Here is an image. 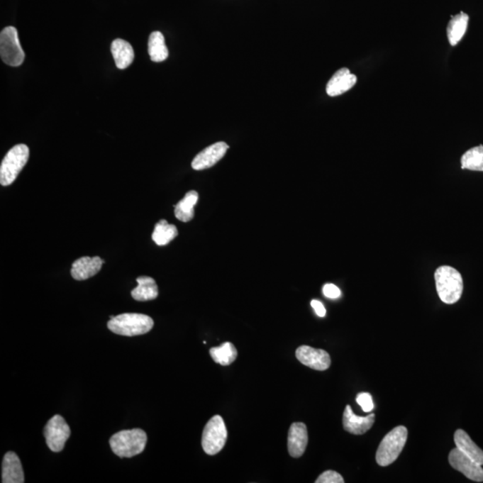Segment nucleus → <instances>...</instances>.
<instances>
[{
    "mask_svg": "<svg viewBox=\"0 0 483 483\" xmlns=\"http://www.w3.org/2000/svg\"><path fill=\"white\" fill-rule=\"evenodd\" d=\"M70 428L61 416H54L44 428L48 447L53 452H61L70 437Z\"/></svg>",
    "mask_w": 483,
    "mask_h": 483,
    "instance_id": "6e6552de",
    "label": "nucleus"
},
{
    "mask_svg": "<svg viewBox=\"0 0 483 483\" xmlns=\"http://www.w3.org/2000/svg\"><path fill=\"white\" fill-rule=\"evenodd\" d=\"M178 231L176 226L167 223L165 219H160L154 228L152 240L155 244L160 246L170 244L173 239L176 238Z\"/></svg>",
    "mask_w": 483,
    "mask_h": 483,
    "instance_id": "5701e85b",
    "label": "nucleus"
},
{
    "mask_svg": "<svg viewBox=\"0 0 483 483\" xmlns=\"http://www.w3.org/2000/svg\"><path fill=\"white\" fill-rule=\"evenodd\" d=\"M435 282L438 296L443 303L453 304L462 296V277L458 270L450 266H441L435 272Z\"/></svg>",
    "mask_w": 483,
    "mask_h": 483,
    "instance_id": "f257e3e1",
    "label": "nucleus"
},
{
    "mask_svg": "<svg viewBox=\"0 0 483 483\" xmlns=\"http://www.w3.org/2000/svg\"><path fill=\"white\" fill-rule=\"evenodd\" d=\"M356 402L358 405L362 407L365 413L372 412L374 409V405H373L372 396L371 394L362 392L358 394L356 396Z\"/></svg>",
    "mask_w": 483,
    "mask_h": 483,
    "instance_id": "a878e982",
    "label": "nucleus"
},
{
    "mask_svg": "<svg viewBox=\"0 0 483 483\" xmlns=\"http://www.w3.org/2000/svg\"><path fill=\"white\" fill-rule=\"evenodd\" d=\"M210 354L214 362L222 366L231 365L238 357V350L231 342H226L221 347L211 348Z\"/></svg>",
    "mask_w": 483,
    "mask_h": 483,
    "instance_id": "b1692460",
    "label": "nucleus"
},
{
    "mask_svg": "<svg viewBox=\"0 0 483 483\" xmlns=\"http://www.w3.org/2000/svg\"><path fill=\"white\" fill-rule=\"evenodd\" d=\"M375 414L372 413L365 417L356 416L350 406H345L343 414V427L348 433L354 435H362L371 429L374 424Z\"/></svg>",
    "mask_w": 483,
    "mask_h": 483,
    "instance_id": "ddd939ff",
    "label": "nucleus"
},
{
    "mask_svg": "<svg viewBox=\"0 0 483 483\" xmlns=\"http://www.w3.org/2000/svg\"><path fill=\"white\" fill-rule=\"evenodd\" d=\"M147 440L148 438L145 431L133 429L119 431L113 435L109 440V445L118 457L130 458L143 453Z\"/></svg>",
    "mask_w": 483,
    "mask_h": 483,
    "instance_id": "7ed1b4c3",
    "label": "nucleus"
},
{
    "mask_svg": "<svg viewBox=\"0 0 483 483\" xmlns=\"http://www.w3.org/2000/svg\"><path fill=\"white\" fill-rule=\"evenodd\" d=\"M2 482H25V474H23L21 461H20L18 455L12 451L8 452L3 459Z\"/></svg>",
    "mask_w": 483,
    "mask_h": 483,
    "instance_id": "dca6fc26",
    "label": "nucleus"
},
{
    "mask_svg": "<svg viewBox=\"0 0 483 483\" xmlns=\"http://www.w3.org/2000/svg\"><path fill=\"white\" fill-rule=\"evenodd\" d=\"M199 194L196 191H189L184 197L174 205V216L178 221L189 222L194 217V206L198 203Z\"/></svg>",
    "mask_w": 483,
    "mask_h": 483,
    "instance_id": "aec40b11",
    "label": "nucleus"
},
{
    "mask_svg": "<svg viewBox=\"0 0 483 483\" xmlns=\"http://www.w3.org/2000/svg\"><path fill=\"white\" fill-rule=\"evenodd\" d=\"M311 306L313 308L315 313L320 317H324L326 315V309L321 301L318 300H313L311 301Z\"/></svg>",
    "mask_w": 483,
    "mask_h": 483,
    "instance_id": "c85d7f7f",
    "label": "nucleus"
},
{
    "mask_svg": "<svg viewBox=\"0 0 483 483\" xmlns=\"http://www.w3.org/2000/svg\"><path fill=\"white\" fill-rule=\"evenodd\" d=\"M455 446L479 465H483V451L472 440L465 431L457 430L454 435Z\"/></svg>",
    "mask_w": 483,
    "mask_h": 483,
    "instance_id": "f3484780",
    "label": "nucleus"
},
{
    "mask_svg": "<svg viewBox=\"0 0 483 483\" xmlns=\"http://www.w3.org/2000/svg\"><path fill=\"white\" fill-rule=\"evenodd\" d=\"M138 286L131 292L133 299L145 301L156 299L159 294V289L156 281L152 277L142 276L137 277Z\"/></svg>",
    "mask_w": 483,
    "mask_h": 483,
    "instance_id": "6ab92c4d",
    "label": "nucleus"
},
{
    "mask_svg": "<svg viewBox=\"0 0 483 483\" xmlns=\"http://www.w3.org/2000/svg\"><path fill=\"white\" fill-rule=\"evenodd\" d=\"M0 56L10 67H19L25 60L26 54L19 42L18 32L13 26L6 27L0 33Z\"/></svg>",
    "mask_w": 483,
    "mask_h": 483,
    "instance_id": "0eeeda50",
    "label": "nucleus"
},
{
    "mask_svg": "<svg viewBox=\"0 0 483 483\" xmlns=\"http://www.w3.org/2000/svg\"><path fill=\"white\" fill-rule=\"evenodd\" d=\"M29 148L26 145L13 146L9 150L0 166V184L8 187L15 182L16 177L29 160Z\"/></svg>",
    "mask_w": 483,
    "mask_h": 483,
    "instance_id": "39448f33",
    "label": "nucleus"
},
{
    "mask_svg": "<svg viewBox=\"0 0 483 483\" xmlns=\"http://www.w3.org/2000/svg\"><path fill=\"white\" fill-rule=\"evenodd\" d=\"M468 22L469 16L464 12L452 17L447 28L448 42L452 46H455L460 43L462 38L467 32Z\"/></svg>",
    "mask_w": 483,
    "mask_h": 483,
    "instance_id": "412c9836",
    "label": "nucleus"
},
{
    "mask_svg": "<svg viewBox=\"0 0 483 483\" xmlns=\"http://www.w3.org/2000/svg\"><path fill=\"white\" fill-rule=\"evenodd\" d=\"M308 444V431L306 424L294 423L290 426L287 447L291 457H301Z\"/></svg>",
    "mask_w": 483,
    "mask_h": 483,
    "instance_id": "2eb2a0df",
    "label": "nucleus"
},
{
    "mask_svg": "<svg viewBox=\"0 0 483 483\" xmlns=\"http://www.w3.org/2000/svg\"><path fill=\"white\" fill-rule=\"evenodd\" d=\"M227 440L228 431L223 418L221 416L212 417L204 427L201 438V446L205 453L210 455H217L223 450Z\"/></svg>",
    "mask_w": 483,
    "mask_h": 483,
    "instance_id": "423d86ee",
    "label": "nucleus"
},
{
    "mask_svg": "<svg viewBox=\"0 0 483 483\" xmlns=\"http://www.w3.org/2000/svg\"><path fill=\"white\" fill-rule=\"evenodd\" d=\"M104 263V260L99 256L82 257L72 265L71 275L75 280H87L98 274Z\"/></svg>",
    "mask_w": 483,
    "mask_h": 483,
    "instance_id": "f8f14e48",
    "label": "nucleus"
},
{
    "mask_svg": "<svg viewBox=\"0 0 483 483\" xmlns=\"http://www.w3.org/2000/svg\"><path fill=\"white\" fill-rule=\"evenodd\" d=\"M111 53L116 67L126 70L135 60V51L131 44L122 39H116L111 44Z\"/></svg>",
    "mask_w": 483,
    "mask_h": 483,
    "instance_id": "a211bd4d",
    "label": "nucleus"
},
{
    "mask_svg": "<svg viewBox=\"0 0 483 483\" xmlns=\"http://www.w3.org/2000/svg\"><path fill=\"white\" fill-rule=\"evenodd\" d=\"M448 462L455 470L462 472L468 479L476 482H483V469L482 465L472 460L458 450L454 448L448 455Z\"/></svg>",
    "mask_w": 483,
    "mask_h": 483,
    "instance_id": "1a4fd4ad",
    "label": "nucleus"
},
{
    "mask_svg": "<svg viewBox=\"0 0 483 483\" xmlns=\"http://www.w3.org/2000/svg\"><path fill=\"white\" fill-rule=\"evenodd\" d=\"M316 483H344L345 479L338 472L335 471H326L318 476Z\"/></svg>",
    "mask_w": 483,
    "mask_h": 483,
    "instance_id": "bb28decb",
    "label": "nucleus"
},
{
    "mask_svg": "<svg viewBox=\"0 0 483 483\" xmlns=\"http://www.w3.org/2000/svg\"><path fill=\"white\" fill-rule=\"evenodd\" d=\"M153 326L152 318L140 313H123L118 316H111V321L108 322L109 331L126 337L148 333Z\"/></svg>",
    "mask_w": 483,
    "mask_h": 483,
    "instance_id": "f03ea898",
    "label": "nucleus"
},
{
    "mask_svg": "<svg viewBox=\"0 0 483 483\" xmlns=\"http://www.w3.org/2000/svg\"><path fill=\"white\" fill-rule=\"evenodd\" d=\"M229 146L224 142H218L207 147L203 152L195 156L191 167L194 170H204L210 169L217 164L219 160L227 153Z\"/></svg>",
    "mask_w": 483,
    "mask_h": 483,
    "instance_id": "9b49d317",
    "label": "nucleus"
},
{
    "mask_svg": "<svg viewBox=\"0 0 483 483\" xmlns=\"http://www.w3.org/2000/svg\"><path fill=\"white\" fill-rule=\"evenodd\" d=\"M409 431L405 426L394 428L380 442L376 462L380 467H389L399 458L406 446Z\"/></svg>",
    "mask_w": 483,
    "mask_h": 483,
    "instance_id": "20e7f679",
    "label": "nucleus"
},
{
    "mask_svg": "<svg viewBox=\"0 0 483 483\" xmlns=\"http://www.w3.org/2000/svg\"><path fill=\"white\" fill-rule=\"evenodd\" d=\"M298 361L316 371H326L331 365V355L322 349L301 345L296 352Z\"/></svg>",
    "mask_w": 483,
    "mask_h": 483,
    "instance_id": "9d476101",
    "label": "nucleus"
},
{
    "mask_svg": "<svg viewBox=\"0 0 483 483\" xmlns=\"http://www.w3.org/2000/svg\"><path fill=\"white\" fill-rule=\"evenodd\" d=\"M148 51L150 60L153 62H163L169 57L165 38L160 32L150 33L148 43Z\"/></svg>",
    "mask_w": 483,
    "mask_h": 483,
    "instance_id": "4be33fe9",
    "label": "nucleus"
},
{
    "mask_svg": "<svg viewBox=\"0 0 483 483\" xmlns=\"http://www.w3.org/2000/svg\"><path fill=\"white\" fill-rule=\"evenodd\" d=\"M356 82H357V77L352 74L348 68H341L335 72L333 77L328 81L326 87L327 94L331 97L343 94L354 87Z\"/></svg>",
    "mask_w": 483,
    "mask_h": 483,
    "instance_id": "4468645a",
    "label": "nucleus"
},
{
    "mask_svg": "<svg viewBox=\"0 0 483 483\" xmlns=\"http://www.w3.org/2000/svg\"><path fill=\"white\" fill-rule=\"evenodd\" d=\"M462 170L483 171V145L468 150L461 157Z\"/></svg>",
    "mask_w": 483,
    "mask_h": 483,
    "instance_id": "393cba45",
    "label": "nucleus"
},
{
    "mask_svg": "<svg viewBox=\"0 0 483 483\" xmlns=\"http://www.w3.org/2000/svg\"><path fill=\"white\" fill-rule=\"evenodd\" d=\"M322 291H323L324 296L331 298V299H338V298L341 296L340 289L337 286L333 285V284H326Z\"/></svg>",
    "mask_w": 483,
    "mask_h": 483,
    "instance_id": "cd10ccee",
    "label": "nucleus"
}]
</instances>
